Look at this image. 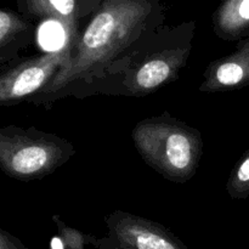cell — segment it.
I'll return each mask as SVG.
<instances>
[{
	"label": "cell",
	"mask_w": 249,
	"mask_h": 249,
	"mask_svg": "<svg viewBox=\"0 0 249 249\" xmlns=\"http://www.w3.org/2000/svg\"><path fill=\"white\" fill-rule=\"evenodd\" d=\"M160 0H102L80 32L74 56L66 62L40 96H58L68 87L94 84L122 53L133 49L153 31L164 26Z\"/></svg>",
	"instance_id": "6da1fadb"
},
{
	"label": "cell",
	"mask_w": 249,
	"mask_h": 249,
	"mask_svg": "<svg viewBox=\"0 0 249 249\" xmlns=\"http://www.w3.org/2000/svg\"><path fill=\"white\" fill-rule=\"evenodd\" d=\"M139 151L153 168L177 181L195 173L201 156L199 134L178 122L147 121L134 131Z\"/></svg>",
	"instance_id": "7a4b0ae2"
},
{
	"label": "cell",
	"mask_w": 249,
	"mask_h": 249,
	"mask_svg": "<svg viewBox=\"0 0 249 249\" xmlns=\"http://www.w3.org/2000/svg\"><path fill=\"white\" fill-rule=\"evenodd\" d=\"M195 27V22H186L177 27L162 26L148 34L142 41L145 61L124 83L126 94H146L174 79L186 62Z\"/></svg>",
	"instance_id": "3957f363"
},
{
	"label": "cell",
	"mask_w": 249,
	"mask_h": 249,
	"mask_svg": "<svg viewBox=\"0 0 249 249\" xmlns=\"http://www.w3.org/2000/svg\"><path fill=\"white\" fill-rule=\"evenodd\" d=\"M73 153L71 143L34 129L7 126L0 134L2 170L17 179H34L50 174Z\"/></svg>",
	"instance_id": "277c9868"
},
{
	"label": "cell",
	"mask_w": 249,
	"mask_h": 249,
	"mask_svg": "<svg viewBox=\"0 0 249 249\" xmlns=\"http://www.w3.org/2000/svg\"><path fill=\"white\" fill-rule=\"evenodd\" d=\"M108 233L95 242L97 249H189L163 226L129 213L107 219Z\"/></svg>",
	"instance_id": "5b68a950"
},
{
	"label": "cell",
	"mask_w": 249,
	"mask_h": 249,
	"mask_svg": "<svg viewBox=\"0 0 249 249\" xmlns=\"http://www.w3.org/2000/svg\"><path fill=\"white\" fill-rule=\"evenodd\" d=\"M72 50L46 53L32 58L4 73L0 83V100L2 105L15 102L45 89L56 70L60 71L71 58Z\"/></svg>",
	"instance_id": "8992f818"
},
{
	"label": "cell",
	"mask_w": 249,
	"mask_h": 249,
	"mask_svg": "<svg viewBox=\"0 0 249 249\" xmlns=\"http://www.w3.org/2000/svg\"><path fill=\"white\" fill-rule=\"evenodd\" d=\"M102 0H16L17 9L29 21L62 19L80 26V21L91 17Z\"/></svg>",
	"instance_id": "52a82bcc"
},
{
	"label": "cell",
	"mask_w": 249,
	"mask_h": 249,
	"mask_svg": "<svg viewBox=\"0 0 249 249\" xmlns=\"http://www.w3.org/2000/svg\"><path fill=\"white\" fill-rule=\"evenodd\" d=\"M34 26L32 21L14 10L1 9L0 11V49L1 62L9 56L23 49L31 41Z\"/></svg>",
	"instance_id": "ba28073f"
},
{
	"label": "cell",
	"mask_w": 249,
	"mask_h": 249,
	"mask_svg": "<svg viewBox=\"0 0 249 249\" xmlns=\"http://www.w3.org/2000/svg\"><path fill=\"white\" fill-rule=\"evenodd\" d=\"M79 26L62 21L48 18L39 22L36 29V43L46 53L74 51L80 36Z\"/></svg>",
	"instance_id": "9c48e42d"
},
{
	"label": "cell",
	"mask_w": 249,
	"mask_h": 249,
	"mask_svg": "<svg viewBox=\"0 0 249 249\" xmlns=\"http://www.w3.org/2000/svg\"><path fill=\"white\" fill-rule=\"evenodd\" d=\"M215 32L225 39L236 38L249 29V0H223L213 14Z\"/></svg>",
	"instance_id": "30bf717a"
},
{
	"label": "cell",
	"mask_w": 249,
	"mask_h": 249,
	"mask_svg": "<svg viewBox=\"0 0 249 249\" xmlns=\"http://www.w3.org/2000/svg\"><path fill=\"white\" fill-rule=\"evenodd\" d=\"M247 182H249V156L238 165L237 170L235 173V179H233L235 186L246 185Z\"/></svg>",
	"instance_id": "8fae6325"
},
{
	"label": "cell",
	"mask_w": 249,
	"mask_h": 249,
	"mask_svg": "<svg viewBox=\"0 0 249 249\" xmlns=\"http://www.w3.org/2000/svg\"><path fill=\"white\" fill-rule=\"evenodd\" d=\"M63 236H65V243H67L68 241H71V246H72V249H82V246H80V242H82V235L79 233V231H74L72 229L65 228V232H62Z\"/></svg>",
	"instance_id": "7c38bea8"
},
{
	"label": "cell",
	"mask_w": 249,
	"mask_h": 249,
	"mask_svg": "<svg viewBox=\"0 0 249 249\" xmlns=\"http://www.w3.org/2000/svg\"><path fill=\"white\" fill-rule=\"evenodd\" d=\"M51 249H65V242L60 237H53L51 240Z\"/></svg>",
	"instance_id": "4fadbf2b"
}]
</instances>
